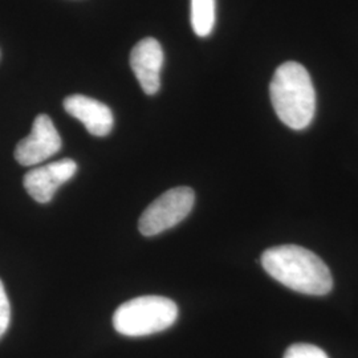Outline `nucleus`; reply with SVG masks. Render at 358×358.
Returning <instances> with one entry per match:
<instances>
[{"mask_svg":"<svg viewBox=\"0 0 358 358\" xmlns=\"http://www.w3.org/2000/svg\"><path fill=\"white\" fill-rule=\"evenodd\" d=\"M215 0H192V27L199 38L208 36L215 26Z\"/></svg>","mask_w":358,"mask_h":358,"instance_id":"1a4fd4ad","label":"nucleus"},{"mask_svg":"<svg viewBox=\"0 0 358 358\" xmlns=\"http://www.w3.org/2000/svg\"><path fill=\"white\" fill-rule=\"evenodd\" d=\"M77 164L73 159L64 158L44 166L28 171L23 185L27 192L38 203H50L60 186L76 174Z\"/></svg>","mask_w":358,"mask_h":358,"instance_id":"423d86ee","label":"nucleus"},{"mask_svg":"<svg viewBox=\"0 0 358 358\" xmlns=\"http://www.w3.org/2000/svg\"><path fill=\"white\" fill-rule=\"evenodd\" d=\"M65 112L75 117L94 137L108 136L113 125L115 117L108 105L83 94H72L64 100Z\"/></svg>","mask_w":358,"mask_h":358,"instance_id":"6e6552de","label":"nucleus"},{"mask_svg":"<svg viewBox=\"0 0 358 358\" xmlns=\"http://www.w3.org/2000/svg\"><path fill=\"white\" fill-rule=\"evenodd\" d=\"M195 194L190 187H176L164 192L149 206L138 220L143 236H155L173 229L192 213Z\"/></svg>","mask_w":358,"mask_h":358,"instance_id":"20e7f679","label":"nucleus"},{"mask_svg":"<svg viewBox=\"0 0 358 358\" xmlns=\"http://www.w3.org/2000/svg\"><path fill=\"white\" fill-rule=\"evenodd\" d=\"M178 319V306L162 296H141L117 308L115 331L128 337H142L166 331Z\"/></svg>","mask_w":358,"mask_h":358,"instance_id":"7ed1b4c3","label":"nucleus"},{"mask_svg":"<svg viewBox=\"0 0 358 358\" xmlns=\"http://www.w3.org/2000/svg\"><path fill=\"white\" fill-rule=\"evenodd\" d=\"M284 358H329L319 346L310 344H294L289 346Z\"/></svg>","mask_w":358,"mask_h":358,"instance_id":"9d476101","label":"nucleus"},{"mask_svg":"<svg viewBox=\"0 0 358 358\" xmlns=\"http://www.w3.org/2000/svg\"><path fill=\"white\" fill-rule=\"evenodd\" d=\"M164 50L158 40L142 38L130 53V66L142 90L153 96L161 88V71L164 66Z\"/></svg>","mask_w":358,"mask_h":358,"instance_id":"0eeeda50","label":"nucleus"},{"mask_svg":"<svg viewBox=\"0 0 358 358\" xmlns=\"http://www.w3.org/2000/svg\"><path fill=\"white\" fill-rule=\"evenodd\" d=\"M11 321V306L8 296L6 294L4 285L0 280V338L7 332Z\"/></svg>","mask_w":358,"mask_h":358,"instance_id":"9b49d317","label":"nucleus"},{"mask_svg":"<svg viewBox=\"0 0 358 358\" xmlns=\"http://www.w3.org/2000/svg\"><path fill=\"white\" fill-rule=\"evenodd\" d=\"M62 149V137L55 128L51 117L38 115L29 136L17 143L15 158L22 166H35L59 153Z\"/></svg>","mask_w":358,"mask_h":358,"instance_id":"39448f33","label":"nucleus"},{"mask_svg":"<svg viewBox=\"0 0 358 358\" xmlns=\"http://www.w3.org/2000/svg\"><path fill=\"white\" fill-rule=\"evenodd\" d=\"M271 103L282 124L294 130L310 125L316 113V92L307 69L296 62L280 65L269 85Z\"/></svg>","mask_w":358,"mask_h":358,"instance_id":"f03ea898","label":"nucleus"},{"mask_svg":"<svg viewBox=\"0 0 358 358\" xmlns=\"http://www.w3.org/2000/svg\"><path fill=\"white\" fill-rule=\"evenodd\" d=\"M262 266L271 278L300 294L324 296L333 287L328 266L319 256L296 244L278 245L262 255Z\"/></svg>","mask_w":358,"mask_h":358,"instance_id":"f257e3e1","label":"nucleus"}]
</instances>
